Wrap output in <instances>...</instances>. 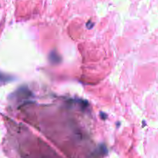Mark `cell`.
<instances>
[{
  "label": "cell",
  "instance_id": "6da1fadb",
  "mask_svg": "<svg viewBox=\"0 0 158 158\" xmlns=\"http://www.w3.org/2000/svg\"><path fill=\"white\" fill-rule=\"evenodd\" d=\"M49 59H50L51 62H52V63H57V62L60 61V57L57 56V54L56 53H51L50 56H49Z\"/></svg>",
  "mask_w": 158,
  "mask_h": 158
}]
</instances>
